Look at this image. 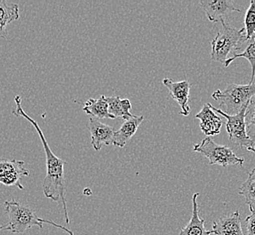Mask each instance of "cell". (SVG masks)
<instances>
[{
    "mask_svg": "<svg viewBox=\"0 0 255 235\" xmlns=\"http://www.w3.org/2000/svg\"><path fill=\"white\" fill-rule=\"evenodd\" d=\"M15 109L13 111V114L16 117H23L27 119L33 126L35 130L39 134L40 139L43 144V147L45 151L46 157V176L44 177L43 183V190L45 197L49 198L52 201L62 202L64 206V216L66 224H70L69 220L67 206H66V198H65V186H64V165L66 161L61 159L54 155L51 147L48 145L46 138L44 137V133L40 128L38 123L28 116L24 112L21 106V98L20 96H15Z\"/></svg>",
    "mask_w": 255,
    "mask_h": 235,
    "instance_id": "cell-1",
    "label": "cell"
},
{
    "mask_svg": "<svg viewBox=\"0 0 255 235\" xmlns=\"http://www.w3.org/2000/svg\"><path fill=\"white\" fill-rule=\"evenodd\" d=\"M248 41L246 28L237 29L226 22L222 23V29L211 42V60L225 64L230 53L236 54L243 44Z\"/></svg>",
    "mask_w": 255,
    "mask_h": 235,
    "instance_id": "cell-2",
    "label": "cell"
},
{
    "mask_svg": "<svg viewBox=\"0 0 255 235\" xmlns=\"http://www.w3.org/2000/svg\"><path fill=\"white\" fill-rule=\"evenodd\" d=\"M255 96V84H230L224 91L217 90L212 94V98L219 103V107L226 109L229 115L238 114Z\"/></svg>",
    "mask_w": 255,
    "mask_h": 235,
    "instance_id": "cell-3",
    "label": "cell"
},
{
    "mask_svg": "<svg viewBox=\"0 0 255 235\" xmlns=\"http://www.w3.org/2000/svg\"><path fill=\"white\" fill-rule=\"evenodd\" d=\"M5 213L9 222L1 226V230L9 231L14 234H23L33 226L43 227V219L36 216L34 210L28 206L21 205L15 200L5 201Z\"/></svg>",
    "mask_w": 255,
    "mask_h": 235,
    "instance_id": "cell-4",
    "label": "cell"
},
{
    "mask_svg": "<svg viewBox=\"0 0 255 235\" xmlns=\"http://www.w3.org/2000/svg\"><path fill=\"white\" fill-rule=\"evenodd\" d=\"M194 151L203 154L209 160L210 165L227 167L235 165L244 167L245 164V158L237 157L231 147L218 145L209 137L204 138L198 144H195Z\"/></svg>",
    "mask_w": 255,
    "mask_h": 235,
    "instance_id": "cell-5",
    "label": "cell"
},
{
    "mask_svg": "<svg viewBox=\"0 0 255 235\" xmlns=\"http://www.w3.org/2000/svg\"><path fill=\"white\" fill-rule=\"evenodd\" d=\"M208 104L214 112L226 118V131L232 142L236 144L238 147L246 149L249 147H255V143L251 140L246 130V114L249 104L245 105L240 113L236 115H229L222 111L221 109L216 108L210 103Z\"/></svg>",
    "mask_w": 255,
    "mask_h": 235,
    "instance_id": "cell-6",
    "label": "cell"
},
{
    "mask_svg": "<svg viewBox=\"0 0 255 235\" xmlns=\"http://www.w3.org/2000/svg\"><path fill=\"white\" fill-rule=\"evenodd\" d=\"M25 162L21 160H4L0 162V182L8 186H17L23 190L24 186L20 184L22 176H29V171L25 168Z\"/></svg>",
    "mask_w": 255,
    "mask_h": 235,
    "instance_id": "cell-7",
    "label": "cell"
},
{
    "mask_svg": "<svg viewBox=\"0 0 255 235\" xmlns=\"http://www.w3.org/2000/svg\"><path fill=\"white\" fill-rule=\"evenodd\" d=\"M200 5L209 21L215 23L222 24L232 12H241L230 0H201Z\"/></svg>",
    "mask_w": 255,
    "mask_h": 235,
    "instance_id": "cell-8",
    "label": "cell"
},
{
    "mask_svg": "<svg viewBox=\"0 0 255 235\" xmlns=\"http://www.w3.org/2000/svg\"><path fill=\"white\" fill-rule=\"evenodd\" d=\"M87 128L92 134V145L96 151H99L103 145L113 144L116 129L112 126L101 122L95 118H91Z\"/></svg>",
    "mask_w": 255,
    "mask_h": 235,
    "instance_id": "cell-9",
    "label": "cell"
},
{
    "mask_svg": "<svg viewBox=\"0 0 255 235\" xmlns=\"http://www.w3.org/2000/svg\"><path fill=\"white\" fill-rule=\"evenodd\" d=\"M163 84L167 87L172 99L177 102L181 112L182 116L187 117L190 114V107H189V93L191 88V84L185 80L181 82H174L171 79H163Z\"/></svg>",
    "mask_w": 255,
    "mask_h": 235,
    "instance_id": "cell-10",
    "label": "cell"
},
{
    "mask_svg": "<svg viewBox=\"0 0 255 235\" xmlns=\"http://www.w3.org/2000/svg\"><path fill=\"white\" fill-rule=\"evenodd\" d=\"M196 118L200 120V128L206 137L216 136L221 131L223 123L221 118L212 110L208 103L203 106L200 113L196 114Z\"/></svg>",
    "mask_w": 255,
    "mask_h": 235,
    "instance_id": "cell-11",
    "label": "cell"
},
{
    "mask_svg": "<svg viewBox=\"0 0 255 235\" xmlns=\"http://www.w3.org/2000/svg\"><path fill=\"white\" fill-rule=\"evenodd\" d=\"M239 211L236 210L230 216H224L214 222L212 235H245L241 225Z\"/></svg>",
    "mask_w": 255,
    "mask_h": 235,
    "instance_id": "cell-12",
    "label": "cell"
},
{
    "mask_svg": "<svg viewBox=\"0 0 255 235\" xmlns=\"http://www.w3.org/2000/svg\"><path fill=\"white\" fill-rule=\"evenodd\" d=\"M199 193L193 195V207H192V216L189 223L186 227L182 228L179 235H211V231L206 230L205 228V219H202L199 216L197 197Z\"/></svg>",
    "mask_w": 255,
    "mask_h": 235,
    "instance_id": "cell-13",
    "label": "cell"
},
{
    "mask_svg": "<svg viewBox=\"0 0 255 235\" xmlns=\"http://www.w3.org/2000/svg\"><path fill=\"white\" fill-rule=\"evenodd\" d=\"M143 120V116H133L129 119L125 120L122 127L115 133L113 145L119 147H124L128 142V140L134 136V134L137 132V128L142 123Z\"/></svg>",
    "mask_w": 255,
    "mask_h": 235,
    "instance_id": "cell-14",
    "label": "cell"
},
{
    "mask_svg": "<svg viewBox=\"0 0 255 235\" xmlns=\"http://www.w3.org/2000/svg\"><path fill=\"white\" fill-rule=\"evenodd\" d=\"M18 18L19 5L5 0H0V33L2 37H5L6 34L5 27Z\"/></svg>",
    "mask_w": 255,
    "mask_h": 235,
    "instance_id": "cell-15",
    "label": "cell"
},
{
    "mask_svg": "<svg viewBox=\"0 0 255 235\" xmlns=\"http://www.w3.org/2000/svg\"><path fill=\"white\" fill-rule=\"evenodd\" d=\"M84 113L99 118H112L114 119L111 113H109V103L107 97L102 95L99 99H90L84 106Z\"/></svg>",
    "mask_w": 255,
    "mask_h": 235,
    "instance_id": "cell-16",
    "label": "cell"
},
{
    "mask_svg": "<svg viewBox=\"0 0 255 235\" xmlns=\"http://www.w3.org/2000/svg\"><path fill=\"white\" fill-rule=\"evenodd\" d=\"M109 103V113L113 115V117L122 118L124 120H128L134 115L130 113L131 110V103L128 99H122L118 96L107 97Z\"/></svg>",
    "mask_w": 255,
    "mask_h": 235,
    "instance_id": "cell-17",
    "label": "cell"
},
{
    "mask_svg": "<svg viewBox=\"0 0 255 235\" xmlns=\"http://www.w3.org/2000/svg\"><path fill=\"white\" fill-rule=\"evenodd\" d=\"M237 58H246V60L249 61L252 67V77H251L250 84H255V35L254 37H252L248 41V44L246 46V50L241 53V54H234V55L228 58V60L225 63V66L228 67Z\"/></svg>",
    "mask_w": 255,
    "mask_h": 235,
    "instance_id": "cell-18",
    "label": "cell"
},
{
    "mask_svg": "<svg viewBox=\"0 0 255 235\" xmlns=\"http://www.w3.org/2000/svg\"><path fill=\"white\" fill-rule=\"evenodd\" d=\"M239 194L246 198L251 213L255 212V168L248 174V178L241 186Z\"/></svg>",
    "mask_w": 255,
    "mask_h": 235,
    "instance_id": "cell-19",
    "label": "cell"
},
{
    "mask_svg": "<svg viewBox=\"0 0 255 235\" xmlns=\"http://www.w3.org/2000/svg\"><path fill=\"white\" fill-rule=\"evenodd\" d=\"M246 37L249 40L255 35V0H252L250 6L246 10L245 16Z\"/></svg>",
    "mask_w": 255,
    "mask_h": 235,
    "instance_id": "cell-20",
    "label": "cell"
},
{
    "mask_svg": "<svg viewBox=\"0 0 255 235\" xmlns=\"http://www.w3.org/2000/svg\"><path fill=\"white\" fill-rule=\"evenodd\" d=\"M246 130L255 145V100H252L246 114Z\"/></svg>",
    "mask_w": 255,
    "mask_h": 235,
    "instance_id": "cell-21",
    "label": "cell"
},
{
    "mask_svg": "<svg viewBox=\"0 0 255 235\" xmlns=\"http://www.w3.org/2000/svg\"><path fill=\"white\" fill-rule=\"evenodd\" d=\"M246 235H255V212H253L251 216L246 217Z\"/></svg>",
    "mask_w": 255,
    "mask_h": 235,
    "instance_id": "cell-22",
    "label": "cell"
},
{
    "mask_svg": "<svg viewBox=\"0 0 255 235\" xmlns=\"http://www.w3.org/2000/svg\"><path fill=\"white\" fill-rule=\"evenodd\" d=\"M43 223H44V224H48V225H51V226H54V227H56V228H59V229H61V230L66 232V233H67L69 235H74V233H73L72 231L69 230V229H67V228H66V227H64V226L57 225L56 223H54V222H53V221L44 220V219H43Z\"/></svg>",
    "mask_w": 255,
    "mask_h": 235,
    "instance_id": "cell-23",
    "label": "cell"
},
{
    "mask_svg": "<svg viewBox=\"0 0 255 235\" xmlns=\"http://www.w3.org/2000/svg\"><path fill=\"white\" fill-rule=\"evenodd\" d=\"M247 150L249 152H253L255 154V147H249V148H247Z\"/></svg>",
    "mask_w": 255,
    "mask_h": 235,
    "instance_id": "cell-24",
    "label": "cell"
}]
</instances>
